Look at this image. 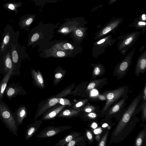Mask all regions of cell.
I'll list each match as a JSON object with an SVG mask.
<instances>
[{
  "mask_svg": "<svg viewBox=\"0 0 146 146\" xmlns=\"http://www.w3.org/2000/svg\"><path fill=\"white\" fill-rule=\"evenodd\" d=\"M0 119L10 131L15 136H17L18 125L13 113L2 100H0Z\"/></svg>",
  "mask_w": 146,
  "mask_h": 146,
  "instance_id": "1",
  "label": "cell"
},
{
  "mask_svg": "<svg viewBox=\"0 0 146 146\" xmlns=\"http://www.w3.org/2000/svg\"><path fill=\"white\" fill-rule=\"evenodd\" d=\"M140 33L133 32L118 36L116 40H119L117 43V50L120 53L125 56L127 51L137 40Z\"/></svg>",
  "mask_w": 146,
  "mask_h": 146,
  "instance_id": "2",
  "label": "cell"
},
{
  "mask_svg": "<svg viewBox=\"0 0 146 146\" xmlns=\"http://www.w3.org/2000/svg\"><path fill=\"white\" fill-rule=\"evenodd\" d=\"M135 48L133 49L115 67L113 75L118 80L125 76L132 63V59L135 52Z\"/></svg>",
  "mask_w": 146,
  "mask_h": 146,
  "instance_id": "3",
  "label": "cell"
},
{
  "mask_svg": "<svg viewBox=\"0 0 146 146\" xmlns=\"http://www.w3.org/2000/svg\"><path fill=\"white\" fill-rule=\"evenodd\" d=\"M115 40L109 35L96 40L93 42L92 48V55L94 58H97L105 51L106 48L112 45Z\"/></svg>",
  "mask_w": 146,
  "mask_h": 146,
  "instance_id": "4",
  "label": "cell"
},
{
  "mask_svg": "<svg viewBox=\"0 0 146 146\" xmlns=\"http://www.w3.org/2000/svg\"><path fill=\"white\" fill-rule=\"evenodd\" d=\"M139 101V98H137L130 104L117 126L114 131V136L117 135L125 127L133 114Z\"/></svg>",
  "mask_w": 146,
  "mask_h": 146,
  "instance_id": "5",
  "label": "cell"
},
{
  "mask_svg": "<svg viewBox=\"0 0 146 146\" xmlns=\"http://www.w3.org/2000/svg\"><path fill=\"white\" fill-rule=\"evenodd\" d=\"M10 25H7L4 29L2 39L0 44V52H5L11 45L12 43L16 40V35Z\"/></svg>",
  "mask_w": 146,
  "mask_h": 146,
  "instance_id": "6",
  "label": "cell"
},
{
  "mask_svg": "<svg viewBox=\"0 0 146 146\" xmlns=\"http://www.w3.org/2000/svg\"><path fill=\"white\" fill-rule=\"evenodd\" d=\"M78 19V18L76 17L71 19L68 18L64 19L65 22L59 26L58 32L63 34H67L80 27Z\"/></svg>",
  "mask_w": 146,
  "mask_h": 146,
  "instance_id": "7",
  "label": "cell"
},
{
  "mask_svg": "<svg viewBox=\"0 0 146 146\" xmlns=\"http://www.w3.org/2000/svg\"><path fill=\"white\" fill-rule=\"evenodd\" d=\"M4 94L9 101L17 95H24L26 92L19 84L13 82L7 86Z\"/></svg>",
  "mask_w": 146,
  "mask_h": 146,
  "instance_id": "8",
  "label": "cell"
},
{
  "mask_svg": "<svg viewBox=\"0 0 146 146\" xmlns=\"http://www.w3.org/2000/svg\"><path fill=\"white\" fill-rule=\"evenodd\" d=\"M58 98L51 97L44 100V103H42L37 110V111L35 116L34 120L41 115L44 114L46 111L58 103Z\"/></svg>",
  "mask_w": 146,
  "mask_h": 146,
  "instance_id": "9",
  "label": "cell"
},
{
  "mask_svg": "<svg viewBox=\"0 0 146 146\" xmlns=\"http://www.w3.org/2000/svg\"><path fill=\"white\" fill-rule=\"evenodd\" d=\"M72 127L69 126L54 127L49 126L44 128L36 136L39 138H45L51 137L61 132Z\"/></svg>",
  "mask_w": 146,
  "mask_h": 146,
  "instance_id": "10",
  "label": "cell"
},
{
  "mask_svg": "<svg viewBox=\"0 0 146 146\" xmlns=\"http://www.w3.org/2000/svg\"><path fill=\"white\" fill-rule=\"evenodd\" d=\"M125 86H123L109 92L107 95V101L103 109L106 111L111 105L123 94L125 91Z\"/></svg>",
  "mask_w": 146,
  "mask_h": 146,
  "instance_id": "11",
  "label": "cell"
},
{
  "mask_svg": "<svg viewBox=\"0 0 146 146\" xmlns=\"http://www.w3.org/2000/svg\"><path fill=\"white\" fill-rule=\"evenodd\" d=\"M56 104L52 107L42 115L41 120L43 121L53 119L66 106L60 104Z\"/></svg>",
  "mask_w": 146,
  "mask_h": 146,
  "instance_id": "12",
  "label": "cell"
},
{
  "mask_svg": "<svg viewBox=\"0 0 146 146\" xmlns=\"http://www.w3.org/2000/svg\"><path fill=\"white\" fill-rule=\"evenodd\" d=\"M146 72V50H145L137 60L135 69V74L138 76L140 73L144 74Z\"/></svg>",
  "mask_w": 146,
  "mask_h": 146,
  "instance_id": "13",
  "label": "cell"
},
{
  "mask_svg": "<svg viewBox=\"0 0 146 146\" xmlns=\"http://www.w3.org/2000/svg\"><path fill=\"white\" fill-rule=\"evenodd\" d=\"M36 15L35 14H29L22 16L18 22L20 29L26 30L29 29L35 19Z\"/></svg>",
  "mask_w": 146,
  "mask_h": 146,
  "instance_id": "14",
  "label": "cell"
},
{
  "mask_svg": "<svg viewBox=\"0 0 146 146\" xmlns=\"http://www.w3.org/2000/svg\"><path fill=\"white\" fill-rule=\"evenodd\" d=\"M119 23V21L117 20L107 25L96 33L94 39L96 40L106 36L108 34L115 29L118 25Z\"/></svg>",
  "mask_w": 146,
  "mask_h": 146,
  "instance_id": "15",
  "label": "cell"
},
{
  "mask_svg": "<svg viewBox=\"0 0 146 146\" xmlns=\"http://www.w3.org/2000/svg\"><path fill=\"white\" fill-rule=\"evenodd\" d=\"M26 107L22 105L16 109L13 113L14 117L18 125H21L27 115Z\"/></svg>",
  "mask_w": 146,
  "mask_h": 146,
  "instance_id": "16",
  "label": "cell"
},
{
  "mask_svg": "<svg viewBox=\"0 0 146 146\" xmlns=\"http://www.w3.org/2000/svg\"><path fill=\"white\" fill-rule=\"evenodd\" d=\"M42 123V120H35L33 123L30 124L27 126L25 136V139L28 140L30 139L36 132Z\"/></svg>",
  "mask_w": 146,
  "mask_h": 146,
  "instance_id": "17",
  "label": "cell"
},
{
  "mask_svg": "<svg viewBox=\"0 0 146 146\" xmlns=\"http://www.w3.org/2000/svg\"><path fill=\"white\" fill-rule=\"evenodd\" d=\"M90 65L93 67L92 73V78L95 79L98 77H101L105 74L106 68L104 66L102 63L94 64L91 63Z\"/></svg>",
  "mask_w": 146,
  "mask_h": 146,
  "instance_id": "18",
  "label": "cell"
},
{
  "mask_svg": "<svg viewBox=\"0 0 146 146\" xmlns=\"http://www.w3.org/2000/svg\"><path fill=\"white\" fill-rule=\"evenodd\" d=\"M17 42L16 40L13 41L10 47L11 54L12 62L15 69L16 66L18 65L20 62L19 52L17 49Z\"/></svg>",
  "mask_w": 146,
  "mask_h": 146,
  "instance_id": "19",
  "label": "cell"
},
{
  "mask_svg": "<svg viewBox=\"0 0 146 146\" xmlns=\"http://www.w3.org/2000/svg\"><path fill=\"white\" fill-rule=\"evenodd\" d=\"M13 69L9 70L4 76L0 82V100L3 98V94L7 83L12 75Z\"/></svg>",
  "mask_w": 146,
  "mask_h": 146,
  "instance_id": "20",
  "label": "cell"
},
{
  "mask_svg": "<svg viewBox=\"0 0 146 146\" xmlns=\"http://www.w3.org/2000/svg\"><path fill=\"white\" fill-rule=\"evenodd\" d=\"M31 74L36 85L40 88H45V85L42 74L40 72L37 70V72L34 69L31 70Z\"/></svg>",
  "mask_w": 146,
  "mask_h": 146,
  "instance_id": "21",
  "label": "cell"
},
{
  "mask_svg": "<svg viewBox=\"0 0 146 146\" xmlns=\"http://www.w3.org/2000/svg\"><path fill=\"white\" fill-rule=\"evenodd\" d=\"M7 51V52L5 54L3 58L4 70L6 72L11 69H13V71L15 69L11 58L10 47Z\"/></svg>",
  "mask_w": 146,
  "mask_h": 146,
  "instance_id": "22",
  "label": "cell"
},
{
  "mask_svg": "<svg viewBox=\"0 0 146 146\" xmlns=\"http://www.w3.org/2000/svg\"><path fill=\"white\" fill-rule=\"evenodd\" d=\"M75 47L71 44L67 42H59L54 45L50 49L53 50H59L65 51H72Z\"/></svg>",
  "mask_w": 146,
  "mask_h": 146,
  "instance_id": "23",
  "label": "cell"
},
{
  "mask_svg": "<svg viewBox=\"0 0 146 146\" xmlns=\"http://www.w3.org/2000/svg\"><path fill=\"white\" fill-rule=\"evenodd\" d=\"M80 111L78 109H65L63 110L58 114V117H60L68 118L75 116Z\"/></svg>",
  "mask_w": 146,
  "mask_h": 146,
  "instance_id": "24",
  "label": "cell"
},
{
  "mask_svg": "<svg viewBox=\"0 0 146 146\" xmlns=\"http://www.w3.org/2000/svg\"><path fill=\"white\" fill-rule=\"evenodd\" d=\"M48 56L56 57H64L71 55V53L69 52L59 50H53L49 49L47 51Z\"/></svg>",
  "mask_w": 146,
  "mask_h": 146,
  "instance_id": "25",
  "label": "cell"
},
{
  "mask_svg": "<svg viewBox=\"0 0 146 146\" xmlns=\"http://www.w3.org/2000/svg\"><path fill=\"white\" fill-rule=\"evenodd\" d=\"M80 135L76 132H71L63 139L60 140L56 145V146H64L72 139L76 138Z\"/></svg>",
  "mask_w": 146,
  "mask_h": 146,
  "instance_id": "26",
  "label": "cell"
},
{
  "mask_svg": "<svg viewBox=\"0 0 146 146\" xmlns=\"http://www.w3.org/2000/svg\"><path fill=\"white\" fill-rule=\"evenodd\" d=\"M22 2H9L4 4L3 6L5 9L14 11L17 15L18 8L22 6Z\"/></svg>",
  "mask_w": 146,
  "mask_h": 146,
  "instance_id": "27",
  "label": "cell"
},
{
  "mask_svg": "<svg viewBox=\"0 0 146 146\" xmlns=\"http://www.w3.org/2000/svg\"><path fill=\"white\" fill-rule=\"evenodd\" d=\"M34 2L36 6L38 7L40 12L43 9L45 5L48 3H57L62 0H30Z\"/></svg>",
  "mask_w": 146,
  "mask_h": 146,
  "instance_id": "28",
  "label": "cell"
},
{
  "mask_svg": "<svg viewBox=\"0 0 146 146\" xmlns=\"http://www.w3.org/2000/svg\"><path fill=\"white\" fill-rule=\"evenodd\" d=\"M72 32L73 34L74 35L78 40L81 42L86 35L85 29L80 27L76 28Z\"/></svg>",
  "mask_w": 146,
  "mask_h": 146,
  "instance_id": "29",
  "label": "cell"
},
{
  "mask_svg": "<svg viewBox=\"0 0 146 146\" xmlns=\"http://www.w3.org/2000/svg\"><path fill=\"white\" fill-rule=\"evenodd\" d=\"M72 90V89L71 87L67 88L60 92L55 96H52V97L59 98H62V97L69 95L70 94L74 92H71Z\"/></svg>",
  "mask_w": 146,
  "mask_h": 146,
  "instance_id": "30",
  "label": "cell"
},
{
  "mask_svg": "<svg viewBox=\"0 0 146 146\" xmlns=\"http://www.w3.org/2000/svg\"><path fill=\"white\" fill-rule=\"evenodd\" d=\"M124 101V99H123L113 106L109 111V113L110 114H112L117 112L122 106Z\"/></svg>",
  "mask_w": 146,
  "mask_h": 146,
  "instance_id": "31",
  "label": "cell"
},
{
  "mask_svg": "<svg viewBox=\"0 0 146 146\" xmlns=\"http://www.w3.org/2000/svg\"><path fill=\"white\" fill-rule=\"evenodd\" d=\"M64 72L58 71L55 74L54 80V84L57 85L63 78L65 74Z\"/></svg>",
  "mask_w": 146,
  "mask_h": 146,
  "instance_id": "32",
  "label": "cell"
},
{
  "mask_svg": "<svg viewBox=\"0 0 146 146\" xmlns=\"http://www.w3.org/2000/svg\"><path fill=\"white\" fill-rule=\"evenodd\" d=\"M145 135V133L144 131L139 134L136 140V145L138 146L141 145Z\"/></svg>",
  "mask_w": 146,
  "mask_h": 146,
  "instance_id": "33",
  "label": "cell"
},
{
  "mask_svg": "<svg viewBox=\"0 0 146 146\" xmlns=\"http://www.w3.org/2000/svg\"><path fill=\"white\" fill-rule=\"evenodd\" d=\"M58 98V104L69 106H71V105L72 104L69 100L62 98Z\"/></svg>",
  "mask_w": 146,
  "mask_h": 146,
  "instance_id": "34",
  "label": "cell"
},
{
  "mask_svg": "<svg viewBox=\"0 0 146 146\" xmlns=\"http://www.w3.org/2000/svg\"><path fill=\"white\" fill-rule=\"evenodd\" d=\"M87 101L85 100L79 101L75 104L72 106V108L74 109H78L82 106Z\"/></svg>",
  "mask_w": 146,
  "mask_h": 146,
  "instance_id": "35",
  "label": "cell"
},
{
  "mask_svg": "<svg viewBox=\"0 0 146 146\" xmlns=\"http://www.w3.org/2000/svg\"><path fill=\"white\" fill-rule=\"evenodd\" d=\"M81 139V138L80 137L76 138L68 143L65 145L67 146H74Z\"/></svg>",
  "mask_w": 146,
  "mask_h": 146,
  "instance_id": "36",
  "label": "cell"
},
{
  "mask_svg": "<svg viewBox=\"0 0 146 146\" xmlns=\"http://www.w3.org/2000/svg\"><path fill=\"white\" fill-rule=\"evenodd\" d=\"M108 132H107L105 135L102 138L99 145L100 146H105L108 135Z\"/></svg>",
  "mask_w": 146,
  "mask_h": 146,
  "instance_id": "37",
  "label": "cell"
},
{
  "mask_svg": "<svg viewBox=\"0 0 146 146\" xmlns=\"http://www.w3.org/2000/svg\"><path fill=\"white\" fill-rule=\"evenodd\" d=\"M86 135L89 139L90 140L92 139V135L89 131H87L86 132Z\"/></svg>",
  "mask_w": 146,
  "mask_h": 146,
  "instance_id": "38",
  "label": "cell"
},
{
  "mask_svg": "<svg viewBox=\"0 0 146 146\" xmlns=\"http://www.w3.org/2000/svg\"><path fill=\"white\" fill-rule=\"evenodd\" d=\"M98 94L97 91L95 90H93L91 93V95L92 96H94L97 95Z\"/></svg>",
  "mask_w": 146,
  "mask_h": 146,
  "instance_id": "39",
  "label": "cell"
},
{
  "mask_svg": "<svg viewBox=\"0 0 146 146\" xmlns=\"http://www.w3.org/2000/svg\"><path fill=\"white\" fill-rule=\"evenodd\" d=\"M102 131V130L100 128L95 129L94 131V133L96 134L101 133Z\"/></svg>",
  "mask_w": 146,
  "mask_h": 146,
  "instance_id": "40",
  "label": "cell"
},
{
  "mask_svg": "<svg viewBox=\"0 0 146 146\" xmlns=\"http://www.w3.org/2000/svg\"><path fill=\"white\" fill-rule=\"evenodd\" d=\"M146 104L145 103V106L144 107L143 110V117L144 119H145L146 117Z\"/></svg>",
  "mask_w": 146,
  "mask_h": 146,
  "instance_id": "41",
  "label": "cell"
},
{
  "mask_svg": "<svg viewBox=\"0 0 146 146\" xmlns=\"http://www.w3.org/2000/svg\"><path fill=\"white\" fill-rule=\"evenodd\" d=\"M88 116L90 117H91L92 118H94L96 117V113H89L88 115Z\"/></svg>",
  "mask_w": 146,
  "mask_h": 146,
  "instance_id": "42",
  "label": "cell"
},
{
  "mask_svg": "<svg viewBox=\"0 0 146 146\" xmlns=\"http://www.w3.org/2000/svg\"><path fill=\"white\" fill-rule=\"evenodd\" d=\"M138 25L139 26H145L146 25V23L143 22H139L138 23Z\"/></svg>",
  "mask_w": 146,
  "mask_h": 146,
  "instance_id": "43",
  "label": "cell"
},
{
  "mask_svg": "<svg viewBox=\"0 0 146 146\" xmlns=\"http://www.w3.org/2000/svg\"><path fill=\"white\" fill-rule=\"evenodd\" d=\"M99 98L102 100H106V98L103 95H100L99 96Z\"/></svg>",
  "mask_w": 146,
  "mask_h": 146,
  "instance_id": "44",
  "label": "cell"
},
{
  "mask_svg": "<svg viewBox=\"0 0 146 146\" xmlns=\"http://www.w3.org/2000/svg\"><path fill=\"white\" fill-rule=\"evenodd\" d=\"M92 111V109L89 108H87L85 109V111L87 112H90Z\"/></svg>",
  "mask_w": 146,
  "mask_h": 146,
  "instance_id": "45",
  "label": "cell"
},
{
  "mask_svg": "<svg viewBox=\"0 0 146 146\" xmlns=\"http://www.w3.org/2000/svg\"><path fill=\"white\" fill-rule=\"evenodd\" d=\"M97 127V125L96 123H93L91 125V127L93 129L96 128Z\"/></svg>",
  "mask_w": 146,
  "mask_h": 146,
  "instance_id": "46",
  "label": "cell"
},
{
  "mask_svg": "<svg viewBox=\"0 0 146 146\" xmlns=\"http://www.w3.org/2000/svg\"><path fill=\"white\" fill-rule=\"evenodd\" d=\"M142 18L143 20H146L145 15L144 14L142 15Z\"/></svg>",
  "mask_w": 146,
  "mask_h": 146,
  "instance_id": "47",
  "label": "cell"
},
{
  "mask_svg": "<svg viewBox=\"0 0 146 146\" xmlns=\"http://www.w3.org/2000/svg\"><path fill=\"white\" fill-rule=\"evenodd\" d=\"M144 92L145 95V96L146 97V84L145 86L144 90Z\"/></svg>",
  "mask_w": 146,
  "mask_h": 146,
  "instance_id": "48",
  "label": "cell"
},
{
  "mask_svg": "<svg viewBox=\"0 0 146 146\" xmlns=\"http://www.w3.org/2000/svg\"><path fill=\"white\" fill-rule=\"evenodd\" d=\"M108 125L107 124L105 123L102 125V127H106L108 126Z\"/></svg>",
  "mask_w": 146,
  "mask_h": 146,
  "instance_id": "49",
  "label": "cell"
},
{
  "mask_svg": "<svg viewBox=\"0 0 146 146\" xmlns=\"http://www.w3.org/2000/svg\"><path fill=\"white\" fill-rule=\"evenodd\" d=\"M0 33H1V30H0Z\"/></svg>",
  "mask_w": 146,
  "mask_h": 146,
  "instance_id": "50",
  "label": "cell"
}]
</instances>
